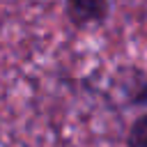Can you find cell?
Listing matches in <instances>:
<instances>
[{
  "label": "cell",
  "mask_w": 147,
  "mask_h": 147,
  "mask_svg": "<svg viewBox=\"0 0 147 147\" xmlns=\"http://www.w3.org/2000/svg\"><path fill=\"white\" fill-rule=\"evenodd\" d=\"M110 0H64V14L74 28L101 25L108 18Z\"/></svg>",
  "instance_id": "1"
},
{
  "label": "cell",
  "mask_w": 147,
  "mask_h": 147,
  "mask_svg": "<svg viewBox=\"0 0 147 147\" xmlns=\"http://www.w3.org/2000/svg\"><path fill=\"white\" fill-rule=\"evenodd\" d=\"M129 147H147V113L138 115L129 129V138H126Z\"/></svg>",
  "instance_id": "2"
}]
</instances>
